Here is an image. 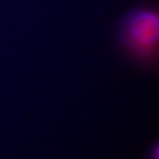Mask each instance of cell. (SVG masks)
Listing matches in <instances>:
<instances>
[{"label":"cell","instance_id":"6da1fadb","mask_svg":"<svg viewBox=\"0 0 159 159\" xmlns=\"http://www.w3.org/2000/svg\"><path fill=\"white\" fill-rule=\"evenodd\" d=\"M119 35L124 47L133 56L141 61H152L158 52V13L149 7L133 10L123 19Z\"/></svg>","mask_w":159,"mask_h":159},{"label":"cell","instance_id":"7a4b0ae2","mask_svg":"<svg viewBox=\"0 0 159 159\" xmlns=\"http://www.w3.org/2000/svg\"><path fill=\"white\" fill-rule=\"evenodd\" d=\"M150 155L149 156V159H158V145L156 144L155 148H153L150 152Z\"/></svg>","mask_w":159,"mask_h":159}]
</instances>
